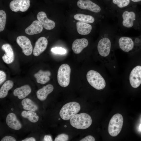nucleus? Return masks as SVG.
<instances>
[{"label": "nucleus", "instance_id": "obj_1", "mask_svg": "<svg viewBox=\"0 0 141 141\" xmlns=\"http://www.w3.org/2000/svg\"><path fill=\"white\" fill-rule=\"evenodd\" d=\"M117 29L114 26L108 23L105 27L101 38L97 45V49L99 55L107 58L109 64L112 60L113 49L114 48Z\"/></svg>", "mask_w": 141, "mask_h": 141}, {"label": "nucleus", "instance_id": "obj_2", "mask_svg": "<svg viewBox=\"0 0 141 141\" xmlns=\"http://www.w3.org/2000/svg\"><path fill=\"white\" fill-rule=\"evenodd\" d=\"M139 11L135 8H129L119 10L115 14L118 19V25L124 31L131 29H139Z\"/></svg>", "mask_w": 141, "mask_h": 141}, {"label": "nucleus", "instance_id": "obj_3", "mask_svg": "<svg viewBox=\"0 0 141 141\" xmlns=\"http://www.w3.org/2000/svg\"><path fill=\"white\" fill-rule=\"evenodd\" d=\"M70 122L73 127L77 129H85L89 128L92 123L90 116L85 113L76 114L70 119Z\"/></svg>", "mask_w": 141, "mask_h": 141}, {"label": "nucleus", "instance_id": "obj_4", "mask_svg": "<svg viewBox=\"0 0 141 141\" xmlns=\"http://www.w3.org/2000/svg\"><path fill=\"white\" fill-rule=\"evenodd\" d=\"M87 80L90 84L97 90H101L105 87L104 79L98 72L94 70H89L86 74Z\"/></svg>", "mask_w": 141, "mask_h": 141}, {"label": "nucleus", "instance_id": "obj_5", "mask_svg": "<svg viewBox=\"0 0 141 141\" xmlns=\"http://www.w3.org/2000/svg\"><path fill=\"white\" fill-rule=\"evenodd\" d=\"M79 104L75 102L68 103L64 104L60 110L59 114L63 120H67L77 114L80 109Z\"/></svg>", "mask_w": 141, "mask_h": 141}, {"label": "nucleus", "instance_id": "obj_6", "mask_svg": "<svg viewBox=\"0 0 141 141\" xmlns=\"http://www.w3.org/2000/svg\"><path fill=\"white\" fill-rule=\"evenodd\" d=\"M123 118L119 113L114 115L109 121L108 127L109 134L111 136L115 137L120 132L123 125Z\"/></svg>", "mask_w": 141, "mask_h": 141}, {"label": "nucleus", "instance_id": "obj_7", "mask_svg": "<svg viewBox=\"0 0 141 141\" xmlns=\"http://www.w3.org/2000/svg\"><path fill=\"white\" fill-rule=\"evenodd\" d=\"M70 72V68L68 64H63L60 66L57 72V80L61 86L66 87L69 85Z\"/></svg>", "mask_w": 141, "mask_h": 141}, {"label": "nucleus", "instance_id": "obj_8", "mask_svg": "<svg viewBox=\"0 0 141 141\" xmlns=\"http://www.w3.org/2000/svg\"><path fill=\"white\" fill-rule=\"evenodd\" d=\"M77 5L79 8L88 10L92 12L98 13L103 12L109 16H112L110 14L102 11L101 7L98 4L90 0H79L77 2Z\"/></svg>", "mask_w": 141, "mask_h": 141}, {"label": "nucleus", "instance_id": "obj_9", "mask_svg": "<svg viewBox=\"0 0 141 141\" xmlns=\"http://www.w3.org/2000/svg\"><path fill=\"white\" fill-rule=\"evenodd\" d=\"M129 83L133 88L138 87L141 84V66L138 65L131 71L128 76Z\"/></svg>", "mask_w": 141, "mask_h": 141}, {"label": "nucleus", "instance_id": "obj_10", "mask_svg": "<svg viewBox=\"0 0 141 141\" xmlns=\"http://www.w3.org/2000/svg\"><path fill=\"white\" fill-rule=\"evenodd\" d=\"M16 41L25 55L28 56L32 54L33 47L30 40L27 37L23 36H19L17 38Z\"/></svg>", "mask_w": 141, "mask_h": 141}, {"label": "nucleus", "instance_id": "obj_11", "mask_svg": "<svg viewBox=\"0 0 141 141\" xmlns=\"http://www.w3.org/2000/svg\"><path fill=\"white\" fill-rule=\"evenodd\" d=\"M30 6V0H14L9 4L10 9L14 12H25L28 10Z\"/></svg>", "mask_w": 141, "mask_h": 141}, {"label": "nucleus", "instance_id": "obj_12", "mask_svg": "<svg viewBox=\"0 0 141 141\" xmlns=\"http://www.w3.org/2000/svg\"><path fill=\"white\" fill-rule=\"evenodd\" d=\"M37 18L38 20L45 29L51 30L55 27V24L54 22L48 19L44 12H39L37 15Z\"/></svg>", "mask_w": 141, "mask_h": 141}, {"label": "nucleus", "instance_id": "obj_13", "mask_svg": "<svg viewBox=\"0 0 141 141\" xmlns=\"http://www.w3.org/2000/svg\"><path fill=\"white\" fill-rule=\"evenodd\" d=\"M48 44L47 39L42 37L39 38L36 42L33 49V55L37 56L44 51L46 49Z\"/></svg>", "mask_w": 141, "mask_h": 141}, {"label": "nucleus", "instance_id": "obj_14", "mask_svg": "<svg viewBox=\"0 0 141 141\" xmlns=\"http://www.w3.org/2000/svg\"><path fill=\"white\" fill-rule=\"evenodd\" d=\"M2 49L5 53L2 57L3 61L7 64H10L13 62L14 60V54L11 45L8 44H3Z\"/></svg>", "mask_w": 141, "mask_h": 141}, {"label": "nucleus", "instance_id": "obj_15", "mask_svg": "<svg viewBox=\"0 0 141 141\" xmlns=\"http://www.w3.org/2000/svg\"><path fill=\"white\" fill-rule=\"evenodd\" d=\"M6 123L8 127L13 130H18L22 127V125L17 119L15 114L11 113L8 114L6 119Z\"/></svg>", "mask_w": 141, "mask_h": 141}, {"label": "nucleus", "instance_id": "obj_16", "mask_svg": "<svg viewBox=\"0 0 141 141\" xmlns=\"http://www.w3.org/2000/svg\"><path fill=\"white\" fill-rule=\"evenodd\" d=\"M88 41L86 38L77 39L72 44V49L75 54H78L88 46Z\"/></svg>", "mask_w": 141, "mask_h": 141}, {"label": "nucleus", "instance_id": "obj_17", "mask_svg": "<svg viewBox=\"0 0 141 141\" xmlns=\"http://www.w3.org/2000/svg\"><path fill=\"white\" fill-rule=\"evenodd\" d=\"M131 0H112V3L114 6L109 10V12L114 16L117 11L124 9L127 7L130 3Z\"/></svg>", "mask_w": 141, "mask_h": 141}, {"label": "nucleus", "instance_id": "obj_18", "mask_svg": "<svg viewBox=\"0 0 141 141\" xmlns=\"http://www.w3.org/2000/svg\"><path fill=\"white\" fill-rule=\"evenodd\" d=\"M31 89L30 86L26 85L16 89L14 91L13 95L17 96L20 99L25 98L31 92Z\"/></svg>", "mask_w": 141, "mask_h": 141}, {"label": "nucleus", "instance_id": "obj_19", "mask_svg": "<svg viewBox=\"0 0 141 141\" xmlns=\"http://www.w3.org/2000/svg\"><path fill=\"white\" fill-rule=\"evenodd\" d=\"M43 27L38 20H35L25 30V32L29 35H33L41 33Z\"/></svg>", "mask_w": 141, "mask_h": 141}, {"label": "nucleus", "instance_id": "obj_20", "mask_svg": "<svg viewBox=\"0 0 141 141\" xmlns=\"http://www.w3.org/2000/svg\"><path fill=\"white\" fill-rule=\"evenodd\" d=\"M54 89L53 86L50 84L43 86L37 91L36 95L37 98L41 101L45 100L48 95L53 91Z\"/></svg>", "mask_w": 141, "mask_h": 141}, {"label": "nucleus", "instance_id": "obj_21", "mask_svg": "<svg viewBox=\"0 0 141 141\" xmlns=\"http://www.w3.org/2000/svg\"><path fill=\"white\" fill-rule=\"evenodd\" d=\"M51 73L49 71H43L40 70L34 75L37 83L42 84H46L50 80Z\"/></svg>", "mask_w": 141, "mask_h": 141}, {"label": "nucleus", "instance_id": "obj_22", "mask_svg": "<svg viewBox=\"0 0 141 141\" xmlns=\"http://www.w3.org/2000/svg\"><path fill=\"white\" fill-rule=\"evenodd\" d=\"M76 25L78 33L81 35L89 34L92 30V26L88 23L79 21L77 23Z\"/></svg>", "mask_w": 141, "mask_h": 141}, {"label": "nucleus", "instance_id": "obj_23", "mask_svg": "<svg viewBox=\"0 0 141 141\" xmlns=\"http://www.w3.org/2000/svg\"><path fill=\"white\" fill-rule=\"evenodd\" d=\"M74 18L76 20L88 24H92L95 21V19L92 15L77 14L75 15Z\"/></svg>", "mask_w": 141, "mask_h": 141}, {"label": "nucleus", "instance_id": "obj_24", "mask_svg": "<svg viewBox=\"0 0 141 141\" xmlns=\"http://www.w3.org/2000/svg\"><path fill=\"white\" fill-rule=\"evenodd\" d=\"M21 104L24 109L28 111H35L38 109L37 105L28 98L24 99L21 101Z\"/></svg>", "mask_w": 141, "mask_h": 141}, {"label": "nucleus", "instance_id": "obj_25", "mask_svg": "<svg viewBox=\"0 0 141 141\" xmlns=\"http://www.w3.org/2000/svg\"><path fill=\"white\" fill-rule=\"evenodd\" d=\"M14 83L11 80L6 81L1 87L0 89V98L5 97L8 95V91L13 87Z\"/></svg>", "mask_w": 141, "mask_h": 141}, {"label": "nucleus", "instance_id": "obj_26", "mask_svg": "<svg viewBox=\"0 0 141 141\" xmlns=\"http://www.w3.org/2000/svg\"><path fill=\"white\" fill-rule=\"evenodd\" d=\"M6 20V15L3 10L0 11V31H3L5 28Z\"/></svg>", "mask_w": 141, "mask_h": 141}, {"label": "nucleus", "instance_id": "obj_27", "mask_svg": "<svg viewBox=\"0 0 141 141\" xmlns=\"http://www.w3.org/2000/svg\"><path fill=\"white\" fill-rule=\"evenodd\" d=\"M51 51L54 54L61 55L65 54L67 52L66 50L61 47L53 48L51 49Z\"/></svg>", "mask_w": 141, "mask_h": 141}, {"label": "nucleus", "instance_id": "obj_28", "mask_svg": "<svg viewBox=\"0 0 141 141\" xmlns=\"http://www.w3.org/2000/svg\"><path fill=\"white\" fill-rule=\"evenodd\" d=\"M69 139L68 135L62 133L58 135L55 138V141H67Z\"/></svg>", "mask_w": 141, "mask_h": 141}, {"label": "nucleus", "instance_id": "obj_29", "mask_svg": "<svg viewBox=\"0 0 141 141\" xmlns=\"http://www.w3.org/2000/svg\"><path fill=\"white\" fill-rule=\"evenodd\" d=\"M6 75L5 73L2 70L0 71V84H2L5 80Z\"/></svg>", "mask_w": 141, "mask_h": 141}, {"label": "nucleus", "instance_id": "obj_30", "mask_svg": "<svg viewBox=\"0 0 141 141\" xmlns=\"http://www.w3.org/2000/svg\"><path fill=\"white\" fill-rule=\"evenodd\" d=\"M14 137L10 136H6L3 138L1 141H16Z\"/></svg>", "mask_w": 141, "mask_h": 141}, {"label": "nucleus", "instance_id": "obj_31", "mask_svg": "<svg viewBox=\"0 0 141 141\" xmlns=\"http://www.w3.org/2000/svg\"><path fill=\"white\" fill-rule=\"evenodd\" d=\"M80 141H95V140L94 138L91 135H89L85 138H82Z\"/></svg>", "mask_w": 141, "mask_h": 141}, {"label": "nucleus", "instance_id": "obj_32", "mask_svg": "<svg viewBox=\"0 0 141 141\" xmlns=\"http://www.w3.org/2000/svg\"><path fill=\"white\" fill-rule=\"evenodd\" d=\"M44 141H52L51 136L49 135H45L44 138Z\"/></svg>", "mask_w": 141, "mask_h": 141}, {"label": "nucleus", "instance_id": "obj_33", "mask_svg": "<svg viewBox=\"0 0 141 141\" xmlns=\"http://www.w3.org/2000/svg\"><path fill=\"white\" fill-rule=\"evenodd\" d=\"M35 139L33 137L27 138L25 139L22 140V141H35Z\"/></svg>", "mask_w": 141, "mask_h": 141}, {"label": "nucleus", "instance_id": "obj_34", "mask_svg": "<svg viewBox=\"0 0 141 141\" xmlns=\"http://www.w3.org/2000/svg\"><path fill=\"white\" fill-rule=\"evenodd\" d=\"M139 29L141 31V11H139Z\"/></svg>", "mask_w": 141, "mask_h": 141}, {"label": "nucleus", "instance_id": "obj_35", "mask_svg": "<svg viewBox=\"0 0 141 141\" xmlns=\"http://www.w3.org/2000/svg\"><path fill=\"white\" fill-rule=\"evenodd\" d=\"M131 1L134 3H138L141 1V0H131Z\"/></svg>", "mask_w": 141, "mask_h": 141}, {"label": "nucleus", "instance_id": "obj_36", "mask_svg": "<svg viewBox=\"0 0 141 141\" xmlns=\"http://www.w3.org/2000/svg\"><path fill=\"white\" fill-rule=\"evenodd\" d=\"M139 128H140V129L141 130V124H140V126H139Z\"/></svg>", "mask_w": 141, "mask_h": 141}, {"label": "nucleus", "instance_id": "obj_37", "mask_svg": "<svg viewBox=\"0 0 141 141\" xmlns=\"http://www.w3.org/2000/svg\"><path fill=\"white\" fill-rule=\"evenodd\" d=\"M11 110H13V108H12L11 109Z\"/></svg>", "mask_w": 141, "mask_h": 141}, {"label": "nucleus", "instance_id": "obj_38", "mask_svg": "<svg viewBox=\"0 0 141 141\" xmlns=\"http://www.w3.org/2000/svg\"><path fill=\"white\" fill-rule=\"evenodd\" d=\"M67 127V126L66 125H65L64 126V127Z\"/></svg>", "mask_w": 141, "mask_h": 141}, {"label": "nucleus", "instance_id": "obj_39", "mask_svg": "<svg viewBox=\"0 0 141 141\" xmlns=\"http://www.w3.org/2000/svg\"><path fill=\"white\" fill-rule=\"evenodd\" d=\"M106 1H109L110 0H106Z\"/></svg>", "mask_w": 141, "mask_h": 141}, {"label": "nucleus", "instance_id": "obj_40", "mask_svg": "<svg viewBox=\"0 0 141 141\" xmlns=\"http://www.w3.org/2000/svg\"><path fill=\"white\" fill-rule=\"evenodd\" d=\"M60 118H59V119H58V120H60Z\"/></svg>", "mask_w": 141, "mask_h": 141}]
</instances>
